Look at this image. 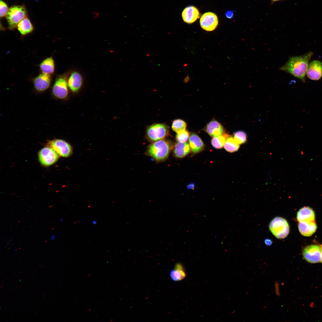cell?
Masks as SVG:
<instances>
[{"mask_svg":"<svg viewBox=\"0 0 322 322\" xmlns=\"http://www.w3.org/2000/svg\"><path fill=\"white\" fill-rule=\"evenodd\" d=\"M191 151L190 147L188 143L178 142L175 145L173 153L175 157L182 158L187 155Z\"/></svg>","mask_w":322,"mask_h":322,"instance_id":"d6986e66","label":"cell"},{"mask_svg":"<svg viewBox=\"0 0 322 322\" xmlns=\"http://www.w3.org/2000/svg\"><path fill=\"white\" fill-rule=\"evenodd\" d=\"M68 85L66 79L64 76H60L56 80L52 88L53 95L59 99H64L68 94Z\"/></svg>","mask_w":322,"mask_h":322,"instance_id":"9c48e42d","label":"cell"},{"mask_svg":"<svg viewBox=\"0 0 322 322\" xmlns=\"http://www.w3.org/2000/svg\"><path fill=\"white\" fill-rule=\"evenodd\" d=\"M53 149L59 155L64 157H69L72 153L71 145L62 140L55 139L49 141L47 145Z\"/></svg>","mask_w":322,"mask_h":322,"instance_id":"8992f818","label":"cell"},{"mask_svg":"<svg viewBox=\"0 0 322 322\" xmlns=\"http://www.w3.org/2000/svg\"><path fill=\"white\" fill-rule=\"evenodd\" d=\"M272 0L273 1H278V0Z\"/></svg>","mask_w":322,"mask_h":322,"instance_id":"e575fe53","label":"cell"},{"mask_svg":"<svg viewBox=\"0 0 322 322\" xmlns=\"http://www.w3.org/2000/svg\"><path fill=\"white\" fill-rule=\"evenodd\" d=\"M205 129L210 136L213 137L220 136L224 132L222 125L215 120H212L208 123Z\"/></svg>","mask_w":322,"mask_h":322,"instance_id":"9a60e30c","label":"cell"},{"mask_svg":"<svg viewBox=\"0 0 322 322\" xmlns=\"http://www.w3.org/2000/svg\"><path fill=\"white\" fill-rule=\"evenodd\" d=\"M296 217L299 222H311L315 221V215L314 211L311 208L304 207L298 211Z\"/></svg>","mask_w":322,"mask_h":322,"instance_id":"e0dca14e","label":"cell"},{"mask_svg":"<svg viewBox=\"0 0 322 322\" xmlns=\"http://www.w3.org/2000/svg\"><path fill=\"white\" fill-rule=\"evenodd\" d=\"M168 133L167 126L162 124H155L149 126L147 129V135L151 141H156L166 137Z\"/></svg>","mask_w":322,"mask_h":322,"instance_id":"52a82bcc","label":"cell"},{"mask_svg":"<svg viewBox=\"0 0 322 322\" xmlns=\"http://www.w3.org/2000/svg\"><path fill=\"white\" fill-rule=\"evenodd\" d=\"M39 67L42 73L50 75L53 74L55 67L53 58L49 57L44 59L40 64Z\"/></svg>","mask_w":322,"mask_h":322,"instance_id":"ffe728a7","label":"cell"},{"mask_svg":"<svg viewBox=\"0 0 322 322\" xmlns=\"http://www.w3.org/2000/svg\"><path fill=\"white\" fill-rule=\"evenodd\" d=\"M0 16L1 18L6 16L9 8L6 3L2 0L0 1Z\"/></svg>","mask_w":322,"mask_h":322,"instance_id":"83f0119b","label":"cell"},{"mask_svg":"<svg viewBox=\"0 0 322 322\" xmlns=\"http://www.w3.org/2000/svg\"><path fill=\"white\" fill-rule=\"evenodd\" d=\"M306 74L311 80L320 79L322 77V62L317 60L312 61L309 65Z\"/></svg>","mask_w":322,"mask_h":322,"instance_id":"8fae6325","label":"cell"},{"mask_svg":"<svg viewBox=\"0 0 322 322\" xmlns=\"http://www.w3.org/2000/svg\"><path fill=\"white\" fill-rule=\"evenodd\" d=\"M27 12L24 5H14L10 8L6 16L8 29L13 30L26 17Z\"/></svg>","mask_w":322,"mask_h":322,"instance_id":"3957f363","label":"cell"},{"mask_svg":"<svg viewBox=\"0 0 322 322\" xmlns=\"http://www.w3.org/2000/svg\"><path fill=\"white\" fill-rule=\"evenodd\" d=\"M230 136L224 132L220 136L213 137L211 140V144L216 148L221 149L224 146L226 139Z\"/></svg>","mask_w":322,"mask_h":322,"instance_id":"603a6c76","label":"cell"},{"mask_svg":"<svg viewBox=\"0 0 322 322\" xmlns=\"http://www.w3.org/2000/svg\"><path fill=\"white\" fill-rule=\"evenodd\" d=\"M303 256L308 262L316 263L320 261L321 246L312 244L306 247L303 250Z\"/></svg>","mask_w":322,"mask_h":322,"instance_id":"ba28073f","label":"cell"},{"mask_svg":"<svg viewBox=\"0 0 322 322\" xmlns=\"http://www.w3.org/2000/svg\"><path fill=\"white\" fill-rule=\"evenodd\" d=\"M172 146L168 141L160 140L150 144L148 148V154L157 161H162L168 157Z\"/></svg>","mask_w":322,"mask_h":322,"instance_id":"7a4b0ae2","label":"cell"},{"mask_svg":"<svg viewBox=\"0 0 322 322\" xmlns=\"http://www.w3.org/2000/svg\"><path fill=\"white\" fill-rule=\"evenodd\" d=\"M321 246V256L320 259V262L322 263V245Z\"/></svg>","mask_w":322,"mask_h":322,"instance_id":"d6a6232c","label":"cell"},{"mask_svg":"<svg viewBox=\"0 0 322 322\" xmlns=\"http://www.w3.org/2000/svg\"><path fill=\"white\" fill-rule=\"evenodd\" d=\"M51 82L50 75L42 73L36 76L33 80L35 89L38 91H43L48 89Z\"/></svg>","mask_w":322,"mask_h":322,"instance_id":"7c38bea8","label":"cell"},{"mask_svg":"<svg viewBox=\"0 0 322 322\" xmlns=\"http://www.w3.org/2000/svg\"><path fill=\"white\" fill-rule=\"evenodd\" d=\"M299 230L302 235L306 236H312L316 231L317 226L315 221L299 222Z\"/></svg>","mask_w":322,"mask_h":322,"instance_id":"2e32d148","label":"cell"},{"mask_svg":"<svg viewBox=\"0 0 322 322\" xmlns=\"http://www.w3.org/2000/svg\"><path fill=\"white\" fill-rule=\"evenodd\" d=\"M240 144L234 140L233 137L230 136L226 139L224 147L227 151L233 153L237 151L240 147Z\"/></svg>","mask_w":322,"mask_h":322,"instance_id":"cb8c5ba5","label":"cell"},{"mask_svg":"<svg viewBox=\"0 0 322 322\" xmlns=\"http://www.w3.org/2000/svg\"><path fill=\"white\" fill-rule=\"evenodd\" d=\"M194 188V185L193 183H191L188 185V189H193Z\"/></svg>","mask_w":322,"mask_h":322,"instance_id":"1f68e13d","label":"cell"},{"mask_svg":"<svg viewBox=\"0 0 322 322\" xmlns=\"http://www.w3.org/2000/svg\"><path fill=\"white\" fill-rule=\"evenodd\" d=\"M55 238V236L53 235L51 237V239L52 240H53Z\"/></svg>","mask_w":322,"mask_h":322,"instance_id":"836d02e7","label":"cell"},{"mask_svg":"<svg viewBox=\"0 0 322 322\" xmlns=\"http://www.w3.org/2000/svg\"><path fill=\"white\" fill-rule=\"evenodd\" d=\"M17 27L18 31L22 36H25L30 33L34 30L33 25L27 17L20 21Z\"/></svg>","mask_w":322,"mask_h":322,"instance_id":"44dd1931","label":"cell"},{"mask_svg":"<svg viewBox=\"0 0 322 322\" xmlns=\"http://www.w3.org/2000/svg\"><path fill=\"white\" fill-rule=\"evenodd\" d=\"M312 55L313 52H309L301 56L292 57L280 69L305 82L309 61Z\"/></svg>","mask_w":322,"mask_h":322,"instance_id":"6da1fadb","label":"cell"},{"mask_svg":"<svg viewBox=\"0 0 322 322\" xmlns=\"http://www.w3.org/2000/svg\"><path fill=\"white\" fill-rule=\"evenodd\" d=\"M187 124L183 120L178 119L174 120L172 123V128L177 133L185 130Z\"/></svg>","mask_w":322,"mask_h":322,"instance_id":"d4e9b609","label":"cell"},{"mask_svg":"<svg viewBox=\"0 0 322 322\" xmlns=\"http://www.w3.org/2000/svg\"><path fill=\"white\" fill-rule=\"evenodd\" d=\"M189 145L191 150L194 154L202 151L204 148L205 145L200 137L196 134L192 133L189 137Z\"/></svg>","mask_w":322,"mask_h":322,"instance_id":"ac0fdd59","label":"cell"},{"mask_svg":"<svg viewBox=\"0 0 322 322\" xmlns=\"http://www.w3.org/2000/svg\"><path fill=\"white\" fill-rule=\"evenodd\" d=\"M200 24L201 27L204 30L208 31H213L216 28L218 24L217 16L212 12L205 13L201 17Z\"/></svg>","mask_w":322,"mask_h":322,"instance_id":"30bf717a","label":"cell"},{"mask_svg":"<svg viewBox=\"0 0 322 322\" xmlns=\"http://www.w3.org/2000/svg\"><path fill=\"white\" fill-rule=\"evenodd\" d=\"M265 243L267 245L270 246L272 244V242L270 239H266L265 240Z\"/></svg>","mask_w":322,"mask_h":322,"instance_id":"4dcf8cb0","label":"cell"},{"mask_svg":"<svg viewBox=\"0 0 322 322\" xmlns=\"http://www.w3.org/2000/svg\"><path fill=\"white\" fill-rule=\"evenodd\" d=\"M68 87L73 92H76L80 89L83 83V78L78 72L74 71L70 74L68 81Z\"/></svg>","mask_w":322,"mask_h":322,"instance_id":"4fadbf2b","label":"cell"},{"mask_svg":"<svg viewBox=\"0 0 322 322\" xmlns=\"http://www.w3.org/2000/svg\"><path fill=\"white\" fill-rule=\"evenodd\" d=\"M189 137V133L188 131L185 130L177 133L176 138L179 142L184 143L186 142Z\"/></svg>","mask_w":322,"mask_h":322,"instance_id":"4316f807","label":"cell"},{"mask_svg":"<svg viewBox=\"0 0 322 322\" xmlns=\"http://www.w3.org/2000/svg\"><path fill=\"white\" fill-rule=\"evenodd\" d=\"M226 17L228 18L231 19L232 18L234 15V11L232 10H229L226 12L225 14Z\"/></svg>","mask_w":322,"mask_h":322,"instance_id":"f546056e","label":"cell"},{"mask_svg":"<svg viewBox=\"0 0 322 322\" xmlns=\"http://www.w3.org/2000/svg\"><path fill=\"white\" fill-rule=\"evenodd\" d=\"M59 155L51 147L47 146L41 148L38 153L39 161L43 166L47 167L55 163Z\"/></svg>","mask_w":322,"mask_h":322,"instance_id":"5b68a950","label":"cell"},{"mask_svg":"<svg viewBox=\"0 0 322 322\" xmlns=\"http://www.w3.org/2000/svg\"><path fill=\"white\" fill-rule=\"evenodd\" d=\"M269 228L273 235L278 239L286 238L290 231L288 222L285 219L280 217H276L273 219L270 223Z\"/></svg>","mask_w":322,"mask_h":322,"instance_id":"277c9868","label":"cell"},{"mask_svg":"<svg viewBox=\"0 0 322 322\" xmlns=\"http://www.w3.org/2000/svg\"><path fill=\"white\" fill-rule=\"evenodd\" d=\"M170 274L171 279L175 281H181L186 276L183 267L180 263L177 264L174 268L170 272Z\"/></svg>","mask_w":322,"mask_h":322,"instance_id":"7402d4cb","label":"cell"},{"mask_svg":"<svg viewBox=\"0 0 322 322\" xmlns=\"http://www.w3.org/2000/svg\"><path fill=\"white\" fill-rule=\"evenodd\" d=\"M275 294L277 296H279L280 295V293L279 290V284L278 282L276 281L275 282Z\"/></svg>","mask_w":322,"mask_h":322,"instance_id":"f1b7e54d","label":"cell"},{"mask_svg":"<svg viewBox=\"0 0 322 322\" xmlns=\"http://www.w3.org/2000/svg\"><path fill=\"white\" fill-rule=\"evenodd\" d=\"M233 137L235 141L239 144L245 143L247 140V135L243 131H239L234 134Z\"/></svg>","mask_w":322,"mask_h":322,"instance_id":"484cf974","label":"cell"},{"mask_svg":"<svg viewBox=\"0 0 322 322\" xmlns=\"http://www.w3.org/2000/svg\"><path fill=\"white\" fill-rule=\"evenodd\" d=\"M182 16L185 22L188 24H191L199 18L200 13L196 7L190 6L184 9Z\"/></svg>","mask_w":322,"mask_h":322,"instance_id":"5bb4252c","label":"cell"}]
</instances>
